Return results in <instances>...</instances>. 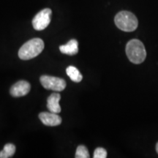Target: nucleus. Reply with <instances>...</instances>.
Returning <instances> with one entry per match:
<instances>
[{"mask_svg":"<svg viewBox=\"0 0 158 158\" xmlns=\"http://www.w3.org/2000/svg\"><path fill=\"white\" fill-rule=\"evenodd\" d=\"M44 42L40 38H33L25 43L19 51V56L22 60L35 58L44 49Z\"/></svg>","mask_w":158,"mask_h":158,"instance_id":"f257e3e1","label":"nucleus"},{"mask_svg":"<svg viewBox=\"0 0 158 158\" xmlns=\"http://www.w3.org/2000/svg\"><path fill=\"white\" fill-rule=\"evenodd\" d=\"M126 54L131 62L141 64L146 59L147 51L141 41L133 39L130 40L126 45Z\"/></svg>","mask_w":158,"mask_h":158,"instance_id":"f03ea898","label":"nucleus"},{"mask_svg":"<svg viewBox=\"0 0 158 158\" xmlns=\"http://www.w3.org/2000/svg\"><path fill=\"white\" fill-rule=\"evenodd\" d=\"M114 22L118 29L127 32L135 31L138 25L137 18L129 11H121L117 13Z\"/></svg>","mask_w":158,"mask_h":158,"instance_id":"7ed1b4c3","label":"nucleus"},{"mask_svg":"<svg viewBox=\"0 0 158 158\" xmlns=\"http://www.w3.org/2000/svg\"><path fill=\"white\" fill-rule=\"evenodd\" d=\"M42 86L46 89L61 92L66 87V82L64 79L57 77L42 76L40 78Z\"/></svg>","mask_w":158,"mask_h":158,"instance_id":"20e7f679","label":"nucleus"},{"mask_svg":"<svg viewBox=\"0 0 158 158\" xmlns=\"http://www.w3.org/2000/svg\"><path fill=\"white\" fill-rule=\"evenodd\" d=\"M51 9L45 8L40 11L32 19V25L35 30L42 31L45 29L51 23Z\"/></svg>","mask_w":158,"mask_h":158,"instance_id":"39448f33","label":"nucleus"},{"mask_svg":"<svg viewBox=\"0 0 158 158\" xmlns=\"http://www.w3.org/2000/svg\"><path fill=\"white\" fill-rule=\"evenodd\" d=\"M31 86L29 82L26 81H19L13 84L10 90V93L13 97L19 98L27 95L30 91Z\"/></svg>","mask_w":158,"mask_h":158,"instance_id":"423d86ee","label":"nucleus"},{"mask_svg":"<svg viewBox=\"0 0 158 158\" xmlns=\"http://www.w3.org/2000/svg\"><path fill=\"white\" fill-rule=\"evenodd\" d=\"M39 118L46 126H58L62 123V118L57 114L52 112H42L39 114Z\"/></svg>","mask_w":158,"mask_h":158,"instance_id":"0eeeda50","label":"nucleus"},{"mask_svg":"<svg viewBox=\"0 0 158 158\" xmlns=\"http://www.w3.org/2000/svg\"><path fill=\"white\" fill-rule=\"evenodd\" d=\"M60 99L61 96L58 93H53L48 97V100H47V108L49 111L55 114L60 113L61 107L59 106Z\"/></svg>","mask_w":158,"mask_h":158,"instance_id":"6e6552de","label":"nucleus"},{"mask_svg":"<svg viewBox=\"0 0 158 158\" xmlns=\"http://www.w3.org/2000/svg\"><path fill=\"white\" fill-rule=\"evenodd\" d=\"M59 50L64 54L73 56L78 52V43L76 40L73 39L67 43V44L60 45Z\"/></svg>","mask_w":158,"mask_h":158,"instance_id":"1a4fd4ad","label":"nucleus"},{"mask_svg":"<svg viewBox=\"0 0 158 158\" xmlns=\"http://www.w3.org/2000/svg\"><path fill=\"white\" fill-rule=\"evenodd\" d=\"M67 75L70 77V78L73 81L78 83L82 81V75L81 74L80 71L77 69L76 67L74 66H69L68 68L66 69Z\"/></svg>","mask_w":158,"mask_h":158,"instance_id":"9d476101","label":"nucleus"},{"mask_svg":"<svg viewBox=\"0 0 158 158\" xmlns=\"http://www.w3.org/2000/svg\"><path fill=\"white\" fill-rule=\"evenodd\" d=\"M15 152V147L13 143H7L0 152V158H9L13 157Z\"/></svg>","mask_w":158,"mask_h":158,"instance_id":"9b49d317","label":"nucleus"},{"mask_svg":"<svg viewBox=\"0 0 158 158\" xmlns=\"http://www.w3.org/2000/svg\"><path fill=\"white\" fill-rule=\"evenodd\" d=\"M76 158H89V154L88 149L85 146L81 145L78 146L76 152Z\"/></svg>","mask_w":158,"mask_h":158,"instance_id":"f8f14e48","label":"nucleus"},{"mask_svg":"<svg viewBox=\"0 0 158 158\" xmlns=\"http://www.w3.org/2000/svg\"><path fill=\"white\" fill-rule=\"evenodd\" d=\"M107 157V152L103 148L99 147L94 150V158H106Z\"/></svg>","mask_w":158,"mask_h":158,"instance_id":"ddd939ff","label":"nucleus"},{"mask_svg":"<svg viewBox=\"0 0 158 158\" xmlns=\"http://www.w3.org/2000/svg\"><path fill=\"white\" fill-rule=\"evenodd\" d=\"M156 151H157V152L158 154V142L157 143V144H156Z\"/></svg>","mask_w":158,"mask_h":158,"instance_id":"4468645a","label":"nucleus"}]
</instances>
